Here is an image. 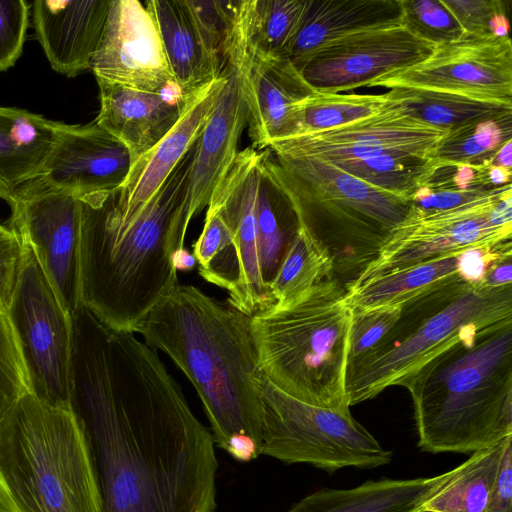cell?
Instances as JSON below:
<instances>
[{
    "label": "cell",
    "mask_w": 512,
    "mask_h": 512,
    "mask_svg": "<svg viewBox=\"0 0 512 512\" xmlns=\"http://www.w3.org/2000/svg\"><path fill=\"white\" fill-rule=\"evenodd\" d=\"M71 325L69 409L87 445L101 512H214L212 434L158 352L85 307Z\"/></svg>",
    "instance_id": "1"
},
{
    "label": "cell",
    "mask_w": 512,
    "mask_h": 512,
    "mask_svg": "<svg viewBox=\"0 0 512 512\" xmlns=\"http://www.w3.org/2000/svg\"><path fill=\"white\" fill-rule=\"evenodd\" d=\"M195 143L142 208L116 214L112 191L80 197L81 303L109 328L135 333L177 284L174 256L193 219L189 176Z\"/></svg>",
    "instance_id": "2"
},
{
    "label": "cell",
    "mask_w": 512,
    "mask_h": 512,
    "mask_svg": "<svg viewBox=\"0 0 512 512\" xmlns=\"http://www.w3.org/2000/svg\"><path fill=\"white\" fill-rule=\"evenodd\" d=\"M153 350L166 354L196 390L214 443L223 449L233 435L262 445L263 375L251 316L177 284L135 329Z\"/></svg>",
    "instance_id": "3"
},
{
    "label": "cell",
    "mask_w": 512,
    "mask_h": 512,
    "mask_svg": "<svg viewBox=\"0 0 512 512\" xmlns=\"http://www.w3.org/2000/svg\"><path fill=\"white\" fill-rule=\"evenodd\" d=\"M405 388L422 451L474 453L512 435V322L454 344Z\"/></svg>",
    "instance_id": "4"
},
{
    "label": "cell",
    "mask_w": 512,
    "mask_h": 512,
    "mask_svg": "<svg viewBox=\"0 0 512 512\" xmlns=\"http://www.w3.org/2000/svg\"><path fill=\"white\" fill-rule=\"evenodd\" d=\"M512 322V284L488 287L457 278L402 305L400 317L368 352L347 364L349 406L389 386L405 387L454 344Z\"/></svg>",
    "instance_id": "5"
},
{
    "label": "cell",
    "mask_w": 512,
    "mask_h": 512,
    "mask_svg": "<svg viewBox=\"0 0 512 512\" xmlns=\"http://www.w3.org/2000/svg\"><path fill=\"white\" fill-rule=\"evenodd\" d=\"M270 153L299 226L329 254L333 280L346 289L406 217L410 200L375 188L330 162Z\"/></svg>",
    "instance_id": "6"
},
{
    "label": "cell",
    "mask_w": 512,
    "mask_h": 512,
    "mask_svg": "<svg viewBox=\"0 0 512 512\" xmlns=\"http://www.w3.org/2000/svg\"><path fill=\"white\" fill-rule=\"evenodd\" d=\"M0 504L11 512H101L87 445L70 409L27 392L0 422Z\"/></svg>",
    "instance_id": "7"
},
{
    "label": "cell",
    "mask_w": 512,
    "mask_h": 512,
    "mask_svg": "<svg viewBox=\"0 0 512 512\" xmlns=\"http://www.w3.org/2000/svg\"><path fill=\"white\" fill-rule=\"evenodd\" d=\"M352 310L345 289L326 280L285 306L251 316L262 375L307 404L348 412L345 377Z\"/></svg>",
    "instance_id": "8"
},
{
    "label": "cell",
    "mask_w": 512,
    "mask_h": 512,
    "mask_svg": "<svg viewBox=\"0 0 512 512\" xmlns=\"http://www.w3.org/2000/svg\"><path fill=\"white\" fill-rule=\"evenodd\" d=\"M261 455L286 464L304 463L326 472L345 467L371 469L388 464L385 449L350 411L299 401L262 380Z\"/></svg>",
    "instance_id": "9"
},
{
    "label": "cell",
    "mask_w": 512,
    "mask_h": 512,
    "mask_svg": "<svg viewBox=\"0 0 512 512\" xmlns=\"http://www.w3.org/2000/svg\"><path fill=\"white\" fill-rule=\"evenodd\" d=\"M262 150L239 151L208 204L220 213L228 231L224 251L200 276L228 292V303L248 316L271 308L275 272L258 224L257 195Z\"/></svg>",
    "instance_id": "10"
},
{
    "label": "cell",
    "mask_w": 512,
    "mask_h": 512,
    "mask_svg": "<svg viewBox=\"0 0 512 512\" xmlns=\"http://www.w3.org/2000/svg\"><path fill=\"white\" fill-rule=\"evenodd\" d=\"M511 237V185L451 209L411 207L351 285L468 249L496 246Z\"/></svg>",
    "instance_id": "11"
},
{
    "label": "cell",
    "mask_w": 512,
    "mask_h": 512,
    "mask_svg": "<svg viewBox=\"0 0 512 512\" xmlns=\"http://www.w3.org/2000/svg\"><path fill=\"white\" fill-rule=\"evenodd\" d=\"M17 285L6 312L28 383V392L53 407L69 409L71 316L33 251L24 244Z\"/></svg>",
    "instance_id": "12"
},
{
    "label": "cell",
    "mask_w": 512,
    "mask_h": 512,
    "mask_svg": "<svg viewBox=\"0 0 512 512\" xmlns=\"http://www.w3.org/2000/svg\"><path fill=\"white\" fill-rule=\"evenodd\" d=\"M10 228L33 251L71 316L81 303V200L37 177L22 184L11 201Z\"/></svg>",
    "instance_id": "13"
},
{
    "label": "cell",
    "mask_w": 512,
    "mask_h": 512,
    "mask_svg": "<svg viewBox=\"0 0 512 512\" xmlns=\"http://www.w3.org/2000/svg\"><path fill=\"white\" fill-rule=\"evenodd\" d=\"M368 87H417L512 105L510 36L464 34L437 45L410 68L377 78Z\"/></svg>",
    "instance_id": "14"
},
{
    "label": "cell",
    "mask_w": 512,
    "mask_h": 512,
    "mask_svg": "<svg viewBox=\"0 0 512 512\" xmlns=\"http://www.w3.org/2000/svg\"><path fill=\"white\" fill-rule=\"evenodd\" d=\"M435 47L401 24L370 29L323 46L309 57L300 72L315 91L340 93L417 65Z\"/></svg>",
    "instance_id": "15"
},
{
    "label": "cell",
    "mask_w": 512,
    "mask_h": 512,
    "mask_svg": "<svg viewBox=\"0 0 512 512\" xmlns=\"http://www.w3.org/2000/svg\"><path fill=\"white\" fill-rule=\"evenodd\" d=\"M91 70L96 79L139 91L179 89L156 22L145 4L137 0H110Z\"/></svg>",
    "instance_id": "16"
},
{
    "label": "cell",
    "mask_w": 512,
    "mask_h": 512,
    "mask_svg": "<svg viewBox=\"0 0 512 512\" xmlns=\"http://www.w3.org/2000/svg\"><path fill=\"white\" fill-rule=\"evenodd\" d=\"M238 67L248 111L252 147L265 150L271 143L291 138L298 131L299 105L317 92L288 57L249 52L236 28L225 62Z\"/></svg>",
    "instance_id": "17"
},
{
    "label": "cell",
    "mask_w": 512,
    "mask_h": 512,
    "mask_svg": "<svg viewBox=\"0 0 512 512\" xmlns=\"http://www.w3.org/2000/svg\"><path fill=\"white\" fill-rule=\"evenodd\" d=\"M447 132L380 109L373 116L335 129L275 141L268 149L330 163L383 154L429 157Z\"/></svg>",
    "instance_id": "18"
},
{
    "label": "cell",
    "mask_w": 512,
    "mask_h": 512,
    "mask_svg": "<svg viewBox=\"0 0 512 512\" xmlns=\"http://www.w3.org/2000/svg\"><path fill=\"white\" fill-rule=\"evenodd\" d=\"M132 166L126 146L98 126L58 122L37 178L78 197L121 188Z\"/></svg>",
    "instance_id": "19"
},
{
    "label": "cell",
    "mask_w": 512,
    "mask_h": 512,
    "mask_svg": "<svg viewBox=\"0 0 512 512\" xmlns=\"http://www.w3.org/2000/svg\"><path fill=\"white\" fill-rule=\"evenodd\" d=\"M226 83V73L206 84L188 99L174 127L134 162L121 188L112 193L120 217H129L147 203L200 136Z\"/></svg>",
    "instance_id": "20"
},
{
    "label": "cell",
    "mask_w": 512,
    "mask_h": 512,
    "mask_svg": "<svg viewBox=\"0 0 512 512\" xmlns=\"http://www.w3.org/2000/svg\"><path fill=\"white\" fill-rule=\"evenodd\" d=\"M226 83L216 105L195 142L189 176V203L194 217L210 198L234 162L238 143L247 126L248 111L238 67L225 62Z\"/></svg>",
    "instance_id": "21"
},
{
    "label": "cell",
    "mask_w": 512,
    "mask_h": 512,
    "mask_svg": "<svg viewBox=\"0 0 512 512\" xmlns=\"http://www.w3.org/2000/svg\"><path fill=\"white\" fill-rule=\"evenodd\" d=\"M96 80L100 110L94 122L126 146L132 164L174 127L192 95L180 89L145 92Z\"/></svg>",
    "instance_id": "22"
},
{
    "label": "cell",
    "mask_w": 512,
    "mask_h": 512,
    "mask_svg": "<svg viewBox=\"0 0 512 512\" xmlns=\"http://www.w3.org/2000/svg\"><path fill=\"white\" fill-rule=\"evenodd\" d=\"M110 0H37L32 3L38 42L56 72L74 77L91 69Z\"/></svg>",
    "instance_id": "23"
},
{
    "label": "cell",
    "mask_w": 512,
    "mask_h": 512,
    "mask_svg": "<svg viewBox=\"0 0 512 512\" xmlns=\"http://www.w3.org/2000/svg\"><path fill=\"white\" fill-rule=\"evenodd\" d=\"M164 52L179 89L191 95L222 74L224 62L186 0H149Z\"/></svg>",
    "instance_id": "24"
},
{
    "label": "cell",
    "mask_w": 512,
    "mask_h": 512,
    "mask_svg": "<svg viewBox=\"0 0 512 512\" xmlns=\"http://www.w3.org/2000/svg\"><path fill=\"white\" fill-rule=\"evenodd\" d=\"M402 0H307L288 58L300 71L323 46L360 31L402 25Z\"/></svg>",
    "instance_id": "25"
},
{
    "label": "cell",
    "mask_w": 512,
    "mask_h": 512,
    "mask_svg": "<svg viewBox=\"0 0 512 512\" xmlns=\"http://www.w3.org/2000/svg\"><path fill=\"white\" fill-rule=\"evenodd\" d=\"M455 472L456 468L433 477L383 478L348 489L324 488L287 512H424L427 501Z\"/></svg>",
    "instance_id": "26"
},
{
    "label": "cell",
    "mask_w": 512,
    "mask_h": 512,
    "mask_svg": "<svg viewBox=\"0 0 512 512\" xmlns=\"http://www.w3.org/2000/svg\"><path fill=\"white\" fill-rule=\"evenodd\" d=\"M57 125L23 109L0 106V198L9 203L22 184L41 173Z\"/></svg>",
    "instance_id": "27"
},
{
    "label": "cell",
    "mask_w": 512,
    "mask_h": 512,
    "mask_svg": "<svg viewBox=\"0 0 512 512\" xmlns=\"http://www.w3.org/2000/svg\"><path fill=\"white\" fill-rule=\"evenodd\" d=\"M381 95L380 109L444 131L512 111L511 104L417 87H394Z\"/></svg>",
    "instance_id": "28"
},
{
    "label": "cell",
    "mask_w": 512,
    "mask_h": 512,
    "mask_svg": "<svg viewBox=\"0 0 512 512\" xmlns=\"http://www.w3.org/2000/svg\"><path fill=\"white\" fill-rule=\"evenodd\" d=\"M460 254L446 255L350 285L345 289V302L350 308L403 305L439 285L462 278Z\"/></svg>",
    "instance_id": "29"
},
{
    "label": "cell",
    "mask_w": 512,
    "mask_h": 512,
    "mask_svg": "<svg viewBox=\"0 0 512 512\" xmlns=\"http://www.w3.org/2000/svg\"><path fill=\"white\" fill-rule=\"evenodd\" d=\"M512 435L472 453L427 501L424 512H483L496 482L504 450Z\"/></svg>",
    "instance_id": "30"
},
{
    "label": "cell",
    "mask_w": 512,
    "mask_h": 512,
    "mask_svg": "<svg viewBox=\"0 0 512 512\" xmlns=\"http://www.w3.org/2000/svg\"><path fill=\"white\" fill-rule=\"evenodd\" d=\"M307 0H244L239 27L246 49L268 57H288Z\"/></svg>",
    "instance_id": "31"
},
{
    "label": "cell",
    "mask_w": 512,
    "mask_h": 512,
    "mask_svg": "<svg viewBox=\"0 0 512 512\" xmlns=\"http://www.w3.org/2000/svg\"><path fill=\"white\" fill-rule=\"evenodd\" d=\"M326 280H333L331 257L299 227L270 284L273 306L288 305Z\"/></svg>",
    "instance_id": "32"
},
{
    "label": "cell",
    "mask_w": 512,
    "mask_h": 512,
    "mask_svg": "<svg viewBox=\"0 0 512 512\" xmlns=\"http://www.w3.org/2000/svg\"><path fill=\"white\" fill-rule=\"evenodd\" d=\"M512 140V111L477 119L447 132L429 159L434 162L481 166Z\"/></svg>",
    "instance_id": "33"
},
{
    "label": "cell",
    "mask_w": 512,
    "mask_h": 512,
    "mask_svg": "<svg viewBox=\"0 0 512 512\" xmlns=\"http://www.w3.org/2000/svg\"><path fill=\"white\" fill-rule=\"evenodd\" d=\"M332 164L375 188L410 200L432 162L418 155L383 154Z\"/></svg>",
    "instance_id": "34"
},
{
    "label": "cell",
    "mask_w": 512,
    "mask_h": 512,
    "mask_svg": "<svg viewBox=\"0 0 512 512\" xmlns=\"http://www.w3.org/2000/svg\"><path fill=\"white\" fill-rule=\"evenodd\" d=\"M382 103L381 94L315 92L299 105L295 136L331 130L368 118L380 111Z\"/></svg>",
    "instance_id": "35"
},
{
    "label": "cell",
    "mask_w": 512,
    "mask_h": 512,
    "mask_svg": "<svg viewBox=\"0 0 512 512\" xmlns=\"http://www.w3.org/2000/svg\"><path fill=\"white\" fill-rule=\"evenodd\" d=\"M402 25L434 45L459 39L464 32L442 0H402Z\"/></svg>",
    "instance_id": "36"
},
{
    "label": "cell",
    "mask_w": 512,
    "mask_h": 512,
    "mask_svg": "<svg viewBox=\"0 0 512 512\" xmlns=\"http://www.w3.org/2000/svg\"><path fill=\"white\" fill-rule=\"evenodd\" d=\"M458 21L464 34L509 36L506 2L501 0H442Z\"/></svg>",
    "instance_id": "37"
},
{
    "label": "cell",
    "mask_w": 512,
    "mask_h": 512,
    "mask_svg": "<svg viewBox=\"0 0 512 512\" xmlns=\"http://www.w3.org/2000/svg\"><path fill=\"white\" fill-rule=\"evenodd\" d=\"M28 392L18 346L5 314L0 312V422Z\"/></svg>",
    "instance_id": "38"
},
{
    "label": "cell",
    "mask_w": 512,
    "mask_h": 512,
    "mask_svg": "<svg viewBox=\"0 0 512 512\" xmlns=\"http://www.w3.org/2000/svg\"><path fill=\"white\" fill-rule=\"evenodd\" d=\"M348 363L372 349L400 317L402 305L351 308Z\"/></svg>",
    "instance_id": "39"
},
{
    "label": "cell",
    "mask_w": 512,
    "mask_h": 512,
    "mask_svg": "<svg viewBox=\"0 0 512 512\" xmlns=\"http://www.w3.org/2000/svg\"><path fill=\"white\" fill-rule=\"evenodd\" d=\"M29 9L25 0H0V72L13 66L22 53Z\"/></svg>",
    "instance_id": "40"
},
{
    "label": "cell",
    "mask_w": 512,
    "mask_h": 512,
    "mask_svg": "<svg viewBox=\"0 0 512 512\" xmlns=\"http://www.w3.org/2000/svg\"><path fill=\"white\" fill-rule=\"evenodd\" d=\"M420 187L459 191H491L485 181V165L451 164L432 161ZM418 188V189H419Z\"/></svg>",
    "instance_id": "41"
},
{
    "label": "cell",
    "mask_w": 512,
    "mask_h": 512,
    "mask_svg": "<svg viewBox=\"0 0 512 512\" xmlns=\"http://www.w3.org/2000/svg\"><path fill=\"white\" fill-rule=\"evenodd\" d=\"M24 258V245L15 230L0 224V312L6 314Z\"/></svg>",
    "instance_id": "42"
},
{
    "label": "cell",
    "mask_w": 512,
    "mask_h": 512,
    "mask_svg": "<svg viewBox=\"0 0 512 512\" xmlns=\"http://www.w3.org/2000/svg\"><path fill=\"white\" fill-rule=\"evenodd\" d=\"M493 191H459L421 187L410 197V203L411 207L418 209L445 210L464 205Z\"/></svg>",
    "instance_id": "43"
},
{
    "label": "cell",
    "mask_w": 512,
    "mask_h": 512,
    "mask_svg": "<svg viewBox=\"0 0 512 512\" xmlns=\"http://www.w3.org/2000/svg\"><path fill=\"white\" fill-rule=\"evenodd\" d=\"M483 512H512V441L504 450L493 492Z\"/></svg>",
    "instance_id": "44"
},
{
    "label": "cell",
    "mask_w": 512,
    "mask_h": 512,
    "mask_svg": "<svg viewBox=\"0 0 512 512\" xmlns=\"http://www.w3.org/2000/svg\"><path fill=\"white\" fill-rule=\"evenodd\" d=\"M225 450L231 457L241 462H249L261 455V447L247 435H233L225 443Z\"/></svg>",
    "instance_id": "45"
},
{
    "label": "cell",
    "mask_w": 512,
    "mask_h": 512,
    "mask_svg": "<svg viewBox=\"0 0 512 512\" xmlns=\"http://www.w3.org/2000/svg\"><path fill=\"white\" fill-rule=\"evenodd\" d=\"M482 284L488 287L512 284V256L505 257L495 263L487 272Z\"/></svg>",
    "instance_id": "46"
},
{
    "label": "cell",
    "mask_w": 512,
    "mask_h": 512,
    "mask_svg": "<svg viewBox=\"0 0 512 512\" xmlns=\"http://www.w3.org/2000/svg\"><path fill=\"white\" fill-rule=\"evenodd\" d=\"M512 170L490 163L485 166V181L491 189H499L511 185Z\"/></svg>",
    "instance_id": "47"
},
{
    "label": "cell",
    "mask_w": 512,
    "mask_h": 512,
    "mask_svg": "<svg viewBox=\"0 0 512 512\" xmlns=\"http://www.w3.org/2000/svg\"><path fill=\"white\" fill-rule=\"evenodd\" d=\"M512 140L503 144L492 156L490 164L512 170Z\"/></svg>",
    "instance_id": "48"
},
{
    "label": "cell",
    "mask_w": 512,
    "mask_h": 512,
    "mask_svg": "<svg viewBox=\"0 0 512 512\" xmlns=\"http://www.w3.org/2000/svg\"><path fill=\"white\" fill-rule=\"evenodd\" d=\"M197 261L185 247L176 252L174 256V266L176 270L188 271L195 268Z\"/></svg>",
    "instance_id": "49"
},
{
    "label": "cell",
    "mask_w": 512,
    "mask_h": 512,
    "mask_svg": "<svg viewBox=\"0 0 512 512\" xmlns=\"http://www.w3.org/2000/svg\"><path fill=\"white\" fill-rule=\"evenodd\" d=\"M0 512H11L6 507H4L2 504H0Z\"/></svg>",
    "instance_id": "50"
}]
</instances>
